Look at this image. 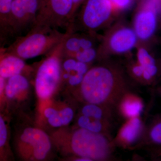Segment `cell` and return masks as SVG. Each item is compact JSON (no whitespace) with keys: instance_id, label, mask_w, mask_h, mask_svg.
<instances>
[{"instance_id":"ac0fdd59","label":"cell","mask_w":161,"mask_h":161,"mask_svg":"<svg viewBox=\"0 0 161 161\" xmlns=\"http://www.w3.org/2000/svg\"><path fill=\"white\" fill-rule=\"evenodd\" d=\"M142 128V122L138 117L130 118L119 133V140L126 145L132 143L139 136Z\"/></svg>"},{"instance_id":"3957f363","label":"cell","mask_w":161,"mask_h":161,"mask_svg":"<svg viewBox=\"0 0 161 161\" xmlns=\"http://www.w3.org/2000/svg\"><path fill=\"white\" fill-rule=\"evenodd\" d=\"M65 32L50 27L35 26L23 36L17 38L6 51L23 60L46 55L60 44Z\"/></svg>"},{"instance_id":"cb8c5ba5","label":"cell","mask_w":161,"mask_h":161,"mask_svg":"<svg viewBox=\"0 0 161 161\" xmlns=\"http://www.w3.org/2000/svg\"><path fill=\"white\" fill-rule=\"evenodd\" d=\"M6 80L0 76V112L2 113L7 103L5 95Z\"/></svg>"},{"instance_id":"e0dca14e","label":"cell","mask_w":161,"mask_h":161,"mask_svg":"<svg viewBox=\"0 0 161 161\" xmlns=\"http://www.w3.org/2000/svg\"><path fill=\"white\" fill-rule=\"evenodd\" d=\"M77 124L80 128L105 135L108 133L110 128L109 120L81 114L77 119Z\"/></svg>"},{"instance_id":"7c38bea8","label":"cell","mask_w":161,"mask_h":161,"mask_svg":"<svg viewBox=\"0 0 161 161\" xmlns=\"http://www.w3.org/2000/svg\"><path fill=\"white\" fill-rule=\"evenodd\" d=\"M138 37L134 29L123 27L112 34L108 40V46L113 53L122 54L129 52L136 45Z\"/></svg>"},{"instance_id":"7a4b0ae2","label":"cell","mask_w":161,"mask_h":161,"mask_svg":"<svg viewBox=\"0 0 161 161\" xmlns=\"http://www.w3.org/2000/svg\"><path fill=\"white\" fill-rule=\"evenodd\" d=\"M51 139L64 153L91 161L105 159L111 152L107 136L80 127L73 131L60 130L54 133Z\"/></svg>"},{"instance_id":"5b68a950","label":"cell","mask_w":161,"mask_h":161,"mask_svg":"<svg viewBox=\"0 0 161 161\" xmlns=\"http://www.w3.org/2000/svg\"><path fill=\"white\" fill-rule=\"evenodd\" d=\"M52 141L49 136L40 129L26 128L18 136L16 149L21 158L26 161H42L49 154Z\"/></svg>"},{"instance_id":"603a6c76","label":"cell","mask_w":161,"mask_h":161,"mask_svg":"<svg viewBox=\"0 0 161 161\" xmlns=\"http://www.w3.org/2000/svg\"><path fill=\"white\" fill-rule=\"evenodd\" d=\"M97 55V49L95 47H93L77 52L70 58H75L78 61L88 64L95 60Z\"/></svg>"},{"instance_id":"277c9868","label":"cell","mask_w":161,"mask_h":161,"mask_svg":"<svg viewBox=\"0 0 161 161\" xmlns=\"http://www.w3.org/2000/svg\"><path fill=\"white\" fill-rule=\"evenodd\" d=\"M62 42L47 54L36 72L35 90L42 101L50 99L61 83Z\"/></svg>"},{"instance_id":"8992f818","label":"cell","mask_w":161,"mask_h":161,"mask_svg":"<svg viewBox=\"0 0 161 161\" xmlns=\"http://www.w3.org/2000/svg\"><path fill=\"white\" fill-rule=\"evenodd\" d=\"M74 13L73 0H42L34 26L66 30Z\"/></svg>"},{"instance_id":"9c48e42d","label":"cell","mask_w":161,"mask_h":161,"mask_svg":"<svg viewBox=\"0 0 161 161\" xmlns=\"http://www.w3.org/2000/svg\"><path fill=\"white\" fill-rule=\"evenodd\" d=\"M158 26V14L155 6L150 5L136 16L134 29L138 39L147 40L155 33Z\"/></svg>"},{"instance_id":"d4e9b609","label":"cell","mask_w":161,"mask_h":161,"mask_svg":"<svg viewBox=\"0 0 161 161\" xmlns=\"http://www.w3.org/2000/svg\"><path fill=\"white\" fill-rule=\"evenodd\" d=\"M150 135L153 142L156 143L161 144V121L152 127Z\"/></svg>"},{"instance_id":"52a82bcc","label":"cell","mask_w":161,"mask_h":161,"mask_svg":"<svg viewBox=\"0 0 161 161\" xmlns=\"http://www.w3.org/2000/svg\"><path fill=\"white\" fill-rule=\"evenodd\" d=\"M112 10L113 5L110 0H86L80 12L74 16L71 22L77 20L82 31L92 33L106 23Z\"/></svg>"},{"instance_id":"7402d4cb","label":"cell","mask_w":161,"mask_h":161,"mask_svg":"<svg viewBox=\"0 0 161 161\" xmlns=\"http://www.w3.org/2000/svg\"><path fill=\"white\" fill-rule=\"evenodd\" d=\"M81 115L109 120L111 117L110 107L95 104L87 103L80 110Z\"/></svg>"},{"instance_id":"6da1fadb","label":"cell","mask_w":161,"mask_h":161,"mask_svg":"<svg viewBox=\"0 0 161 161\" xmlns=\"http://www.w3.org/2000/svg\"><path fill=\"white\" fill-rule=\"evenodd\" d=\"M86 103L110 107L127 93L125 79L118 69L101 65L88 70L79 86Z\"/></svg>"},{"instance_id":"484cf974","label":"cell","mask_w":161,"mask_h":161,"mask_svg":"<svg viewBox=\"0 0 161 161\" xmlns=\"http://www.w3.org/2000/svg\"><path fill=\"white\" fill-rule=\"evenodd\" d=\"M110 1L112 5L120 9H124L128 7L131 2V0H110Z\"/></svg>"},{"instance_id":"ba28073f","label":"cell","mask_w":161,"mask_h":161,"mask_svg":"<svg viewBox=\"0 0 161 161\" xmlns=\"http://www.w3.org/2000/svg\"><path fill=\"white\" fill-rule=\"evenodd\" d=\"M42 0H13L12 24L16 35L22 36L34 26Z\"/></svg>"},{"instance_id":"d6986e66","label":"cell","mask_w":161,"mask_h":161,"mask_svg":"<svg viewBox=\"0 0 161 161\" xmlns=\"http://www.w3.org/2000/svg\"><path fill=\"white\" fill-rule=\"evenodd\" d=\"M119 102L121 112L124 116L129 119L138 117L143 108L142 102L138 97L127 93Z\"/></svg>"},{"instance_id":"83f0119b","label":"cell","mask_w":161,"mask_h":161,"mask_svg":"<svg viewBox=\"0 0 161 161\" xmlns=\"http://www.w3.org/2000/svg\"><path fill=\"white\" fill-rule=\"evenodd\" d=\"M73 1L74 4V12H75L74 15H75V13L78 10L79 5L81 4L85 0H73Z\"/></svg>"},{"instance_id":"8fae6325","label":"cell","mask_w":161,"mask_h":161,"mask_svg":"<svg viewBox=\"0 0 161 161\" xmlns=\"http://www.w3.org/2000/svg\"><path fill=\"white\" fill-rule=\"evenodd\" d=\"M43 115L51 126L60 128L67 125L74 118V110L65 103L49 104L43 109Z\"/></svg>"},{"instance_id":"2e32d148","label":"cell","mask_w":161,"mask_h":161,"mask_svg":"<svg viewBox=\"0 0 161 161\" xmlns=\"http://www.w3.org/2000/svg\"><path fill=\"white\" fill-rule=\"evenodd\" d=\"M137 63L144 69L142 79L150 81L155 77L158 72V68L154 58L144 47L139 48L137 53Z\"/></svg>"},{"instance_id":"ffe728a7","label":"cell","mask_w":161,"mask_h":161,"mask_svg":"<svg viewBox=\"0 0 161 161\" xmlns=\"http://www.w3.org/2000/svg\"><path fill=\"white\" fill-rule=\"evenodd\" d=\"M13 0H0V36L15 34L12 24L11 8Z\"/></svg>"},{"instance_id":"4fadbf2b","label":"cell","mask_w":161,"mask_h":161,"mask_svg":"<svg viewBox=\"0 0 161 161\" xmlns=\"http://www.w3.org/2000/svg\"><path fill=\"white\" fill-rule=\"evenodd\" d=\"M95 43L91 33L79 34L75 32L66 31L62 42L63 57H72L77 52L82 50L95 47Z\"/></svg>"},{"instance_id":"5bb4252c","label":"cell","mask_w":161,"mask_h":161,"mask_svg":"<svg viewBox=\"0 0 161 161\" xmlns=\"http://www.w3.org/2000/svg\"><path fill=\"white\" fill-rule=\"evenodd\" d=\"M26 68L24 60L0 48V76L7 79L16 75L23 74Z\"/></svg>"},{"instance_id":"4316f807","label":"cell","mask_w":161,"mask_h":161,"mask_svg":"<svg viewBox=\"0 0 161 161\" xmlns=\"http://www.w3.org/2000/svg\"><path fill=\"white\" fill-rule=\"evenodd\" d=\"M132 71L133 75L136 78H142L143 74L144 73L143 68L138 63L132 67Z\"/></svg>"},{"instance_id":"30bf717a","label":"cell","mask_w":161,"mask_h":161,"mask_svg":"<svg viewBox=\"0 0 161 161\" xmlns=\"http://www.w3.org/2000/svg\"><path fill=\"white\" fill-rule=\"evenodd\" d=\"M88 64L70 57H63L61 82L71 87L79 86L88 70Z\"/></svg>"},{"instance_id":"9a60e30c","label":"cell","mask_w":161,"mask_h":161,"mask_svg":"<svg viewBox=\"0 0 161 161\" xmlns=\"http://www.w3.org/2000/svg\"><path fill=\"white\" fill-rule=\"evenodd\" d=\"M30 83L23 74L12 76L6 81L5 95L7 102L23 100L28 93Z\"/></svg>"},{"instance_id":"44dd1931","label":"cell","mask_w":161,"mask_h":161,"mask_svg":"<svg viewBox=\"0 0 161 161\" xmlns=\"http://www.w3.org/2000/svg\"><path fill=\"white\" fill-rule=\"evenodd\" d=\"M9 135L6 120L0 112V161L8 160L10 157Z\"/></svg>"}]
</instances>
